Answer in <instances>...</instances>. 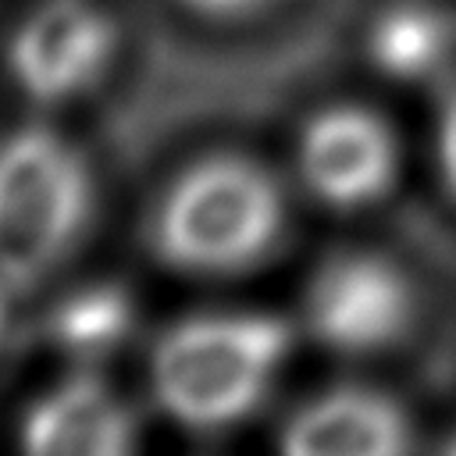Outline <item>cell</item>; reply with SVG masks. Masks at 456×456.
I'll use <instances>...</instances> for the list:
<instances>
[{
	"label": "cell",
	"instance_id": "6da1fadb",
	"mask_svg": "<svg viewBox=\"0 0 456 456\" xmlns=\"http://www.w3.org/2000/svg\"><path fill=\"white\" fill-rule=\"evenodd\" d=\"M285 232V192L271 167L246 153H210L189 164L157 200L150 246L189 274L256 267Z\"/></svg>",
	"mask_w": 456,
	"mask_h": 456
},
{
	"label": "cell",
	"instance_id": "7a4b0ae2",
	"mask_svg": "<svg viewBox=\"0 0 456 456\" xmlns=\"http://www.w3.org/2000/svg\"><path fill=\"white\" fill-rule=\"evenodd\" d=\"M289 342L292 331L278 317H189L164 331L153 349L157 403L175 420L200 431L235 424L260 406Z\"/></svg>",
	"mask_w": 456,
	"mask_h": 456
},
{
	"label": "cell",
	"instance_id": "3957f363",
	"mask_svg": "<svg viewBox=\"0 0 456 456\" xmlns=\"http://www.w3.org/2000/svg\"><path fill=\"white\" fill-rule=\"evenodd\" d=\"M93 189L82 153L50 128L0 142V274L32 281L78 242Z\"/></svg>",
	"mask_w": 456,
	"mask_h": 456
},
{
	"label": "cell",
	"instance_id": "277c9868",
	"mask_svg": "<svg viewBox=\"0 0 456 456\" xmlns=\"http://www.w3.org/2000/svg\"><path fill=\"white\" fill-rule=\"evenodd\" d=\"M303 310L324 346L338 353H378L413 328L417 289L395 260L346 249L317 267Z\"/></svg>",
	"mask_w": 456,
	"mask_h": 456
},
{
	"label": "cell",
	"instance_id": "5b68a950",
	"mask_svg": "<svg viewBox=\"0 0 456 456\" xmlns=\"http://www.w3.org/2000/svg\"><path fill=\"white\" fill-rule=\"evenodd\" d=\"M299 171L321 203L360 210L395 185L399 146L378 110L335 103L306 118L299 135Z\"/></svg>",
	"mask_w": 456,
	"mask_h": 456
},
{
	"label": "cell",
	"instance_id": "8992f818",
	"mask_svg": "<svg viewBox=\"0 0 456 456\" xmlns=\"http://www.w3.org/2000/svg\"><path fill=\"white\" fill-rule=\"evenodd\" d=\"M114 39V21L89 0H50L14 32L11 71L28 96L57 103L107 68Z\"/></svg>",
	"mask_w": 456,
	"mask_h": 456
},
{
	"label": "cell",
	"instance_id": "52a82bcc",
	"mask_svg": "<svg viewBox=\"0 0 456 456\" xmlns=\"http://www.w3.org/2000/svg\"><path fill=\"white\" fill-rule=\"evenodd\" d=\"M281 449L292 456H395L410 449L403 406L360 385L314 395L281 424Z\"/></svg>",
	"mask_w": 456,
	"mask_h": 456
},
{
	"label": "cell",
	"instance_id": "ba28073f",
	"mask_svg": "<svg viewBox=\"0 0 456 456\" xmlns=\"http://www.w3.org/2000/svg\"><path fill=\"white\" fill-rule=\"evenodd\" d=\"M21 442L39 456H114L135 445V420L100 378L78 374L32 406Z\"/></svg>",
	"mask_w": 456,
	"mask_h": 456
},
{
	"label": "cell",
	"instance_id": "9c48e42d",
	"mask_svg": "<svg viewBox=\"0 0 456 456\" xmlns=\"http://www.w3.org/2000/svg\"><path fill=\"white\" fill-rule=\"evenodd\" d=\"M456 46V21L431 4H392L385 7L370 32L367 53L392 78H428L435 75Z\"/></svg>",
	"mask_w": 456,
	"mask_h": 456
},
{
	"label": "cell",
	"instance_id": "30bf717a",
	"mask_svg": "<svg viewBox=\"0 0 456 456\" xmlns=\"http://www.w3.org/2000/svg\"><path fill=\"white\" fill-rule=\"evenodd\" d=\"M132 324L128 292L118 285H93L68 296L53 314V335L78 353H103L125 338Z\"/></svg>",
	"mask_w": 456,
	"mask_h": 456
},
{
	"label": "cell",
	"instance_id": "8fae6325",
	"mask_svg": "<svg viewBox=\"0 0 456 456\" xmlns=\"http://www.w3.org/2000/svg\"><path fill=\"white\" fill-rule=\"evenodd\" d=\"M438 164H442V178L456 192V89L445 96L438 114Z\"/></svg>",
	"mask_w": 456,
	"mask_h": 456
},
{
	"label": "cell",
	"instance_id": "7c38bea8",
	"mask_svg": "<svg viewBox=\"0 0 456 456\" xmlns=\"http://www.w3.org/2000/svg\"><path fill=\"white\" fill-rule=\"evenodd\" d=\"M189 7L203 11V14H221V18H239V14H253V11H264L278 0H185Z\"/></svg>",
	"mask_w": 456,
	"mask_h": 456
},
{
	"label": "cell",
	"instance_id": "4fadbf2b",
	"mask_svg": "<svg viewBox=\"0 0 456 456\" xmlns=\"http://www.w3.org/2000/svg\"><path fill=\"white\" fill-rule=\"evenodd\" d=\"M445 452H456V435H452V438L445 442Z\"/></svg>",
	"mask_w": 456,
	"mask_h": 456
}]
</instances>
